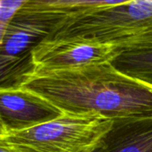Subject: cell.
I'll return each mask as SVG.
<instances>
[{
    "label": "cell",
    "instance_id": "3957f363",
    "mask_svg": "<svg viewBox=\"0 0 152 152\" xmlns=\"http://www.w3.org/2000/svg\"><path fill=\"white\" fill-rule=\"evenodd\" d=\"M26 4L8 23L0 43V88L19 87L33 72L32 52L66 16Z\"/></svg>",
    "mask_w": 152,
    "mask_h": 152
},
{
    "label": "cell",
    "instance_id": "30bf717a",
    "mask_svg": "<svg viewBox=\"0 0 152 152\" xmlns=\"http://www.w3.org/2000/svg\"><path fill=\"white\" fill-rule=\"evenodd\" d=\"M6 132H6V129H5V127H4L3 124L1 123V121H0V136L3 135V134H5Z\"/></svg>",
    "mask_w": 152,
    "mask_h": 152
},
{
    "label": "cell",
    "instance_id": "9c48e42d",
    "mask_svg": "<svg viewBox=\"0 0 152 152\" xmlns=\"http://www.w3.org/2000/svg\"><path fill=\"white\" fill-rule=\"evenodd\" d=\"M118 47H152V32L141 34L132 39H129L119 45Z\"/></svg>",
    "mask_w": 152,
    "mask_h": 152
},
{
    "label": "cell",
    "instance_id": "7c38bea8",
    "mask_svg": "<svg viewBox=\"0 0 152 152\" xmlns=\"http://www.w3.org/2000/svg\"><path fill=\"white\" fill-rule=\"evenodd\" d=\"M1 2H2V0H0V6H1Z\"/></svg>",
    "mask_w": 152,
    "mask_h": 152
},
{
    "label": "cell",
    "instance_id": "8fae6325",
    "mask_svg": "<svg viewBox=\"0 0 152 152\" xmlns=\"http://www.w3.org/2000/svg\"><path fill=\"white\" fill-rule=\"evenodd\" d=\"M0 152H8V151H7L5 148H3L1 146H0Z\"/></svg>",
    "mask_w": 152,
    "mask_h": 152
},
{
    "label": "cell",
    "instance_id": "6da1fadb",
    "mask_svg": "<svg viewBox=\"0 0 152 152\" xmlns=\"http://www.w3.org/2000/svg\"><path fill=\"white\" fill-rule=\"evenodd\" d=\"M23 87L64 114L107 119L152 115V86L123 74L110 63L79 69L32 72Z\"/></svg>",
    "mask_w": 152,
    "mask_h": 152
},
{
    "label": "cell",
    "instance_id": "5b68a950",
    "mask_svg": "<svg viewBox=\"0 0 152 152\" xmlns=\"http://www.w3.org/2000/svg\"><path fill=\"white\" fill-rule=\"evenodd\" d=\"M63 114L48 100L23 87L0 88V121L7 132L29 129Z\"/></svg>",
    "mask_w": 152,
    "mask_h": 152
},
{
    "label": "cell",
    "instance_id": "52a82bcc",
    "mask_svg": "<svg viewBox=\"0 0 152 152\" xmlns=\"http://www.w3.org/2000/svg\"><path fill=\"white\" fill-rule=\"evenodd\" d=\"M111 61L117 71L128 77L152 86V47H119Z\"/></svg>",
    "mask_w": 152,
    "mask_h": 152
},
{
    "label": "cell",
    "instance_id": "7a4b0ae2",
    "mask_svg": "<svg viewBox=\"0 0 152 152\" xmlns=\"http://www.w3.org/2000/svg\"><path fill=\"white\" fill-rule=\"evenodd\" d=\"M112 120L95 115L63 114L29 129L0 136L8 152H92Z\"/></svg>",
    "mask_w": 152,
    "mask_h": 152
},
{
    "label": "cell",
    "instance_id": "8992f818",
    "mask_svg": "<svg viewBox=\"0 0 152 152\" xmlns=\"http://www.w3.org/2000/svg\"><path fill=\"white\" fill-rule=\"evenodd\" d=\"M92 152H152V115L112 119Z\"/></svg>",
    "mask_w": 152,
    "mask_h": 152
},
{
    "label": "cell",
    "instance_id": "277c9868",
    "mask_svg": "<svg viewBox=\"0 0 152 152\" xmlns=\"http://www.w3.org/2000/svg\"><path fill=\"white\" fill-rule=\"evenodd\" d=\"M120 50L118 46L107 43L46 39L32 52V72L66 71L111 63Z\"/></svg>",
    "mask_w": 152,
    "mask_h": 152
},
{
    "label": "cell",
    "instance_id": "ba28073f",
    "mask_svg": "<svg viewBox=\"0 0 152 152\" xmlns=\"http://www.w3.org/2000/svg\"><path fill=\"white\" fill-rule=\"evenodd\" d=\"M133 0H31L28 5L45 10H56L66 14L97 8L121 6Z\"/></svg>",
    "mask_w": 152,
    "mask_h": 152
}]
</instances>
